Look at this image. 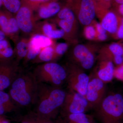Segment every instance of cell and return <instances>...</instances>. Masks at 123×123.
Masks as SVG:
<instances>
[{
	"label": "cell",
	"mask_w": 123,
	"mask_h": 123,
	"mask_svg": "<svg viewBox=\"0 0 123 123\" xmlns=\"http://www.w3.org/2000/svg\"><path fill=\"white\" fill-rule=\"evenodd\" d=\"M104 92L103 81L98 78H94L89 81L85 98L88 103L92 105L99 103L102 98Z\"/></svg>",
	"instance_id": "12"
},
{
	"label": "cell",
	"mask_w": 123,
	"mask_h": 123,
	"mask_svg": "<svg viewBox=\"0 0 123 123\" xmlns=\"http://www.w3.org/2000/svg\"><path fill=\"white\" fill-rule=\"evenodd\" d=\"M0 123H1V122H0Z\"/></svg>",
	"instance_id": "45"
},
{
	"label": "cell",
	"mask_w": 123,
	"mask_h": 123,
	"mask_svg": "<svg viewBox=\"0 0 123 123\" xmlns=\"http://www.w3.org/2000/svg\"><path fill=\"white\" fill-rule=\"evenodd\" d=\"M62 8L58 1H51L43 3L39 6L34 14L36 21L48 19L57 14Z\"/></svg>",
	"instance_id": "13"
},
{
	"label": "cell",
	"mask_w": 123,
	"mask_h": 123,
	"mask_svg": "<svg viewBox=\"0 0 123 123\" xmlns=\"http://www.w3.org/2000/svg\"><path fill=\"white\" fill-rule=\"evenodd\" d=\"M30 38H19L15 42V46L14 50V57H16L15 61L19 63L21 60L24 59L26 56L29 50Z\"/></svg>",
	"instance_id": "16"
},
{
	"label": "cell",
	"mask_w": 123,
	"mask_h": 123,
	"mask_svg": "<svg viewBox=\"0 0 123 123\" xmlns=\"http://www.w3.org/2000/svg\"><path fill=\"white\" fill-rule=\"evenodd\" d=\"M66 69L67 73L66 79L71 91L77 92L85 97L89 82L88 75L71 66Z\"/></svg>",
	"instance_id": "7"
},
{
	"label": "cell",
	"mask_w": 123,
	"mask_h": 123,
	"mask_svg": "<svg viewBox=\"0 0 123 123\" xmlns=\"http://www.w3.org/2000/svg\"><path fill=\"white\" fill-rule=\"evenodd\" d=\"M27 123V122H25V121H24V123Z\"/></svg>",
	"instance_id": "44"
},
{
	"label": "cell",
	"mask_w": 123,
	"mask_h": 123,
	"mask_svg": "<svg viewBox=\"0 0 123 123\" xmlns=\"http://www.w3.org/2000/svg\"><path fill=\"white\" fill-rule=\"evenodd\" d=\"M2 5L7 10L12 13L15 14L22 5V0H1Z\"/></svg>",
	"instance_id": "24"
},
{
	"label": "cell",
	"mask_w": 123,
	"mask_h": 123,
	"mask_svg": "<svg viewBox=\"0 0 123 123\" xmlns=\"http://www.w3.org/2000/svg\"><path fill=\"white\" fill-rule=\"evenodd\" d=\"M55 45L54 44L42 49L31 62L35 64L43 63L54 61Z\"/></svg>",
	"instance_id": "18"
},
{
	"label": "cell",
	"mask_w": 123,
	"mask_h": 123,
	"mask_svg": "<svg viewBox=\"0 0 123 123\" xmlns=\"http://www.w3.org/2000/svg\"><path fill=\"white\" fill-rule=\"evenodd\" d=\"M38 85L33 73L17 75L10 86L9 94L15 105L27 106L34 104Z\"/></svg>",
	"instance_id": "2"
},
{
	"label": "cell",
	"mask_w": 123,
	"mask_h": 123,
	"mask_svg": "<svg viewBox=\"0 0 123 123\" xmlns=\"http://www.w3.org/2000/svg\"><path fill=\"white\" fill-rule=\"evenodd\" d=\"M1 123H8V122H7V121H2V122H1Z\"/></svg>",
	"instance_id": "42"
},
{
	"label": "cell",
	"mask_w": 123,
	"mask_h": 123,
	"mask_svg": "<svg viewBox=\"0 0 123 123\" xmlns=\"http://www.w3.org/2000/svg\"><path fill=\"white\" fill-rule=\"evenodd\" d=\"M98 114L103 123H119L123 118V97L119 94L106 97Z\"/></svg>",
	"instance_id": "4"
},
{
	"label": "cell",
	"mask_w": 123,
	"mask_h": 123,
	"mask_svg": "<svg viewBox=\"0 0 123 123\" xmlns=\"http://www.w3.org/2000/svg\"><path fill=\"white\" fill-rule=\"evenodd\" d=\"M88 101L85 96L72 91L66 93L63 106L67 114L84 113L88 107Z\"/></svg>",
	"instance_id": "8"
},
{
	"label": "cell",
	"mask_w": 123,
	"mask_h": 123,
	"mask_svg": "<svg viewBox=\"0 0 123 123\" xmlns=\"http://www.w3.org/2000/svg\"><path fill=\"white\" fill-rule=\"evenodd\" d=\"M109 50L114 56H122L123 55V48L118 43L111 44L109 47Z\"/></svg>",
	"instance_id": "30"
},
{
	"label": "cell",
	"mask_w": 123,
	"mask_h": 123,
	"mask_svg": "<svg viewBox=\"0 0 123 123\" xmlns=\"http://www.w3.org/2000/svg\"><path fill=\"white\" fill-rule=\"evenodd\" d=\"M24 121L28 123H54L51 119L39 116L34 112L30 114L25 118Z\"/></svg>",
	"instance_id": "25"
},
{
	"label": "cell",
	"mask_w": 123,
	"mask_h": 123,
	"mask_svg": "<svg viewBox=\"0 0 123 123\" xmlns=\"http://www.w3.org/2000/svg\"><path fill=\"white\" fill-rule=\"evenodd\" d=\"M114 72V65L111 61L104 62L98 73V77L103 81H110L113 78Z\"/></svg>",
	"instance_id": "21"
},
{
	"label": "cell",
	"mask_w": 123,
	"mask_h": 123,
	"mask_svg": "<svg viewBox=\"0 0 123 123\" xmlns=\"http://www.w3.org/2000/svg\"><path fill=\"white\" fill-rule=\"evenodd\" d=\"M94 27L98 34H104L106 33L105 30L101 25V23L97 22L95 24Z\"/></svg>",
	"instance_id": "33"
},
{
	"label": "cell",
	"mask_w": 123,
	"mask_h": 123,
	"mask_svg": "<svg viewBox=\"0 0 123 123\" xmlns=\"http://www.w3.org/2000/svg\"><path fill=\"white\" fill-rule=\"evenodd\" d=\"M97 38L99 41H104L107 38V35L106 33L104 34H98Z\"/></svg>",
	"instance_id": "36"
},
{
	"label": "cell",
	"mask_w": 123,
	"mask_h": 123,
	"mask_svg": "<svg viewBox=\"0 0 123 123\" xmlns=\"http://www.w3.org/2000/svg\"><path fill=\"white\" fill-rule=\"evenodd\" d=\"M101 24L106 31L111 34L116 33L118 29V20L115 14L112 11H104Z\"/></svg>",
	"instance_id": "15"
},
{
	"label": "cell",
	"mask_w": 123,
	"mask_h": 123,
	"mask_svg": "<svg viewBox=\"0 0 123 123\" xmlns=\"http://www.w3.org/2000/svg\"><path fill=\"white\" fill-rule=\"evenodd\" d=\"M111 0H101L100 5L98 6H96L97 8H100L107 9L110 7Z\"/></svg>",
	"instance_id": "32"
},
{
	"label": "cell",
	"mask_w": 123,
	"mask_h": 123,
	"mask_svg": "<svg viewBox=\"0 0 123 123\" xmlns=\"http://www.w3.org/2000/svg\"><path fill=\"white\" fill-rule=\"evenodd\" d=\"M58 0H22V4L26 5L35 12L40 5L43 3L51 1H58Z\"/></svg>",
	"instance_id": "26"
},
{
	"label": "cell",
	"mask_w": 123,
	"mask_h": 123,
	"mask_svg": "<svg viewBox=\"0 0 123 123\" xmlns=\"http://www.w3.org/2000/svg\"><path fill=\"white\" fill-rule=\"evenodd\" d=\"M68 44L65 43H60L55 44L54 61L64 55L68 50Z\"/></svg>",
	"instance_id": "27"
},
{
	"label": "cell",
	"mask_w": 123,
	"mask_h": 123,
	"mask_svg": "<svg viewBox=\"0 0 123 123\" xmlns=\"http://www.w3.org/2000/svg\"><path fill=\"white\" fill-rule=\"evenodd\" d=\"M14 57V50L7 39L0 41V62L11 61Z\"/></svg>",
	"instance_id": "20"
},
{
	"label": "cell",
	"mask_w": 123,
	"mask_h": 123,
	"mask_svg": "<svg viewBox=\"0 0 123 123\" xmlns=\"http://www.w3.org/2000/svg\"><path fill=\"white\" fill-rule=\"evenodd\" d=\"M15 104L9 93L0 91V116L15 109Z\"/></svg>",
	"instance_id": "19"
},
{
	"label": "cell",
	"mask_w": 123,
	"mask_h": 123,
	"mask_svg": "<svg viewBox=\"0 0 123 123\" xmlns=\"http://www.w3.org/2000/svg\"><path fill=\"white\" fill-rule=\"evenodd\" d=\"M66 93L57 86L38 83L35 113L39 116L51 119L63 104Z\"/></svg>",
	"instance_id": "1"
},
{
	"label": "cell",
	"mask_w": 123,
	"mask_h": 123,
	"mask_svg": "<svg viewBox=\"0 0 123 123\" xmlns=\"http://www.w3.org/2000/svg\"><path fill=\"white\" fill-rule=\"evenodd\" d=\"M121 24L123 25V18L122 19V21H121Z\"/></svg>",
	"instance_id": "43"
},
{
	"label": "cell",
	"mask_w": 123,
	"mask_h": 123,
	"mask_svg": "<svg viewBox=\"0 0 123 123\" xmlns=\"http://www.w3.org/2000/svg\"><path fill=\"white\" fill-rule=\"evenodd\" d=\"M118 11L119 13L123 16V4L119 6Z\"/></svg>",
	"instance_id": "38"
},
{
	"label": "cell",
	"mask_w": 123,
	"mask_h": 123,
	"mask_svg": "<svg viewBox=\"0 0 123 123\" xmlns=\"http://www.w3.org/2000/svg\"><path fill=\"white\" fill-rule=\"evenodd\" d=\"M117 36L119 38H123V25H121L118 28L117 31Z\"/></svg>",
	"instance_id": "34"
},
{
	"label": "cell",
	"mask_w": 123,
	"mask_h": 123,
	"mask_svg": "<svg viewBox=\"0 0 123 123\" xmlns=\"http://www.w3.org/2000/svg\"><path fill=\"white\" fill-rule=\"evenodd\" d=\"M6 36V35H5V33L0 30V41L4 39L5 38Z\"/></svg>",
	"instance_id": "37"
},
{
	"label": "cell",
	"mask_w": 123,
	"mask_h": 123,
	"mask_svg": "<svg viewBox=\"0 0 123 123\" xmlns=\"http://www.w3.org/2000/svg\"><path fill=\"white\" fill-rule=\"evenodd\" d=\"M54 44L53 39L41 34H34L30 38L29 46L36 49L42 50Z\"/></svg>",
	"instance_id": "17"
},
{
	"label": "cell",
	"mask_w": 123,
	"mask_h": 123,
	"mask_svg": "<svg viewBox=\"0 0 123 123\" xmlns=\"http://www.w3.org/2000/svg\"><path fill=\"white\" fill-rule=\"evenodd\" d=\"M34 12L30 7L22 4L20 9L15 14L20 30L25 34L31 36L35 34L37 22L35 20Z\"/></svg>",
	"instance_id": "6"
},
{
	"label": "cell",
	"mask_w": 123,
	"mask_h": 123,
	"mask_svg": "<svg viewBox=\"0 0 123 123\" xmlns=\"http://www.w3.org/2000/svg\"><path fill=\"white\" fill-rule=\"evenodd\" d=\"M0 30L15 43L19 39L20 29L15 17L8 10H0Z\"/></svg>",
	"instance_id": "9"
},
{
	"label": "cell",
	"mask_w": 123,
	"mask_h": 123,
	"mask_svg": "<svg viewBox=\"0 0 123 123\" xmlns=\"http://www.w3.org/2000/svg\"><path fill=\"white\" fill-rule=\"evenodd\" d=\"M85 37L88 40H93L97 38V33L94 26L89 25L86 26L84 30Z\"/></svg>",
	"instance_id": "28"
},
{
	"label": "cell",
	"mask_w": 123,
	"mask_h": 123,
	"mask_svg": "<svg viewBox=\"0 0 123 123\" xmlns=\"http://www.w3.org/2000/svg\"><path fill=\"white\" fill-rule=\"evenodd\" d=\"M73 53L83 68L89 69L92 68L94 64V56L88 47L84 44H78L74 48Z\"/></svg>",
	"instance_id": "11"
},
{
	"label": "cell",
	"mask_w": 123,
	"mask_h": 123,
	"mask_svg": "<svg viewBox=\"0 0 123 123\" xmlns=\"http://www.w3.org/2000/svg\"><path fill=\"white\" fill-rule=\"evenodd\" d=\"M18 64L16 61L0 62V91L10 86L18 75Z\"/></svg>",
	"instance_id": "10"
},
{
	"label": "cell",
	"mask_w": 123,
	"mask_h": 123,
	"mask_svg": "<svg viewBox=\"0 0 123 123\" xmlns=\"http://www.w3.org/2000/svg\"><path fill=\"white\" fill-rule=\"evenodd\" d=\"M33 74L38 83L57 87L63 84L67 77L66 68L53 62L43 63L38 65Z\"/></svg>",
	"instance_id": "3"
},
{
	"label": "cell",
	"mask_w": 123,
	"mask_h": 123,
	"mask_svg": "<svg viewBox=\"0 0 123 123\" xmlns=\"http://www.w3.org/2000/svg\"><path fill=\"white\" fill-rule=\"evenodd\" d=\"M41 50L36 49L32 47L29 46V50L27 52L26 56L24 58L26 62L33 60L39 54Z\"/></svg>",
	"instance_id": "29"
},
{
	"label": "cell",
	"mask_w": 123,
	"mask_h": 123,
	"mask_svg": "<svg viewBox=\"0 0 123 123\" xmlns=\"http://www.w3.org/2000/svg\"><path fill=\"white\" fill-rule=\"evenodd\" d=\"M114 61L117 65H120L123 63V59L122 56H114Z\"/></svg>",
	"instance_id": "35"
},
{
	"label": "cell",
	"mask_w": 123,
	"mask_h": 123,
	"mask_svg": "<svg viewBox=\"0 0 123 123\" xmlns=\"http://www.w3.org/2000/svg\"><path fill=\"white\" fill-rule=\"evenodd\" d=\"M66 123H92L90 117L84 113L67 114Z\"/></svg>",
	"instance_id": "23"
},
{
	"label": "cell",
	"mask_w": 123,
	"mask_h": 123,
	"mask_svg": "<svg viewBox=\"0 0 123 123\" xmlns=\"http://www.w3.org/2000/svg\"><path fill=\"white\" fill-rule=\"evenodd\" d=\"M54 21L64 31L65 35L63 38L66 40H69L72 34L75 24L64 19L55 18Z\"/></svg>",
	"instance_id": "22"
},
{
	"label": "cell",
	"mask_w": 123,
	"mask_h": 123,
	"mask_svg": "<svg viewBox=\"0 0 123 123\" xmlns=\"http://www.w3.org/2000/svg\"><path fill=\"white\" fill-rule=\"evenodd\" d=\"M96 6H98L100 5L101 0H93Z\"/></svg>",
	"instance_id": "39"
},
{
	"label": "cell",
	"mask_w": 123,
	"mask_h": 123,
	"mask_svg": "<svg viewBox=\"0 0 123 123\" xmlns=\"http://www.w3.org/2000/svg\"><path fill=\"white\" fill-rule=\"evenodd\" d=\"M114 1L115 2L119 5L123 4V0H114Z\"/></svg>",
	"instance_id": "40"
},
{
	"label": "cell",
	"mask_w": 123,
	"mask_h": 123,
	"mask_svg": "<svg viewBox=\"0 0 123 123\" xmlns=\"http://www.w3.org/2000/svg\"><path fill=\"white\" fill-rule=\"evenodd\" d=\"M68 5L77 15L81 24L86 26L92 23L97 13L93 0H70Z\"/></svg>",
	"instance_id": "5"
},
{
	"label": "cell",
	"mask_w": 123,
	"mask_h": 123,
	"mask_svg": "<svg viewBox=\"0 0 123 123\" xmlns=\"http://www.w3.org/2000/svg\"><path fill=\"white\" fill-rule=\"evenodd\" d=\"M114 75L118 79L123 80V66H120L114 71Z\"/></svg>",
	"instance_id": "31"
},
{
	"label": "cell",
	"mask_w": 123,
	"mask_h": 123,
	"mask_svg": "<svg viewBox=\"0 0 123 123\" xmlns=\"http://www.w3.org/2000/svg\"><path fill=\"white\" fill-rule=\"evenodd\" d=\"M2 5V1H1V0H0V7Z\"/></svg>",
	"instance_id": "41"
},
{
	"label": "cell",
	"mask_w": 123,
	"mask_h": 123,
	"mask_svg": "<svg viewBox=\"0 0 123 123\" xmlns=\"http://www.w3.org/2000/svg\"><path fill=\"white\" fill-rule=\"evenodd\" d=\"M35 34H41L52 39L63 38L65 35L63 30L56 29L55 24L46 21L37 22Z\"/></svg>",
	"instance_id": "14"
}]
</instances>
